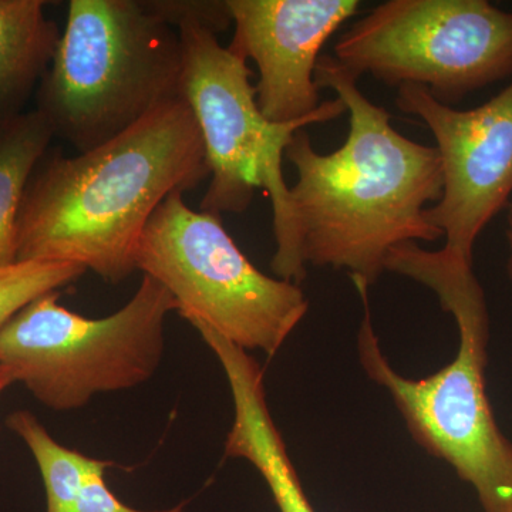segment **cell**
Returning <instances> with one entry per match:
<instances>
[{"label":"cell","instance_id":"3","mask_svg":"<svg viewBox=\"0 0 512 512\" xmlns=\"http://www.w3.org/2000/svg\"><path fill=\"white\" fill-rule=\"evenodd\" d=\"M384 271L436 293L443 311L456 320L457 355L424 379L400 375L384 356L373 328L369 286L352 279L363 305L357 333L360 365L390 394L414 441L473 487L484 512H512V443L498 426L485 392L490 315L473 264L444 249L429 251L407 242L387 254Z\"/></svg>","mask_w":512,"mask_h":512},{"label":"cell","instance_id":"13","mask_svg":"<svg viewBox=\"0 0 512 512\" xmlns=\"http://www.w3.org/2000/svg\"><path fill=\"white\" fill-rule=\"evenodd\" d=\"M53 138L52 128L36 109L0 124V269L18 262L20 208Z\"/></svg>","mask_w":512,"mask_h":512},{"label":"cell","instance_id":"2","mask_svg":"<svg viewBox=\"0 0 512 512\" xmlns=\"http://www.w3.org/2000/svg\"><path fill=\"white\" fill-rule=\"evenodd\" d=\"M210 177L200 128L183 96L92 150L45 156L19 215L18 262H69L120 284L161 202Z\"/></svg>","mask_w":512,"mask_h":512},{"label":"cell","instance_id":"15","mask_svg":"<svg viewBox=\"0 0 512 512\" xmlns=\"http://www.w3.org/2000/svg\"><path fill=\"white\" fill-rule=\"evenodd\" d=\"M161 22L177 29L181 23H200L211 32H225L232 25L227 0H141Z\"/></svg>","mask_w":512,"mask_h":512},{"label":"cell","instance_id":"5","mask_svg":"<svg viewBox=\"0 0 512 512\" xmlns=\"http://www.w3.org/2000/svg\"><path fill=\"white\" fill-rule=\"evenodd\" d=\"M183 47L181 96L194 114L205 147L210 184L200 210L210 214H242L255 191H266L274 214L276 278L301 285L308 276L299 251L298 234L285 183L286 147L302 128L328 123L348 113L343 101H322L308 119L271 123L256 103L248 62L221 45L217 33L200 23L177 28Z\"/></svg>","mask_w":512,"mask_h":512},{"label":"cell","instance_id":"17","mask_svg":"<svg viewBox=\"0 0 512 512\" xmlns=\"http://www.w3.org/2000/svg\"><path fill=\"white\" fill-rule=\"evenodd\" d=\"M505 238L508 244L507 272L512 281V198L507 205V229H505Z\"/></svg>","mask_w":512,"mask_h":512},{"label":"cell","instance_id":"11","mask_svg":"<svg viewBox=\"0 0 512 512\" xmlns=\"http://www.w3.org/2000/svg\"><path fill=\"white\" fill-rule=\"evenodd\" d=\"M194 329L220 360L231 389L234 421L225 440V457L242 458L258 470L279 512H316L269 412L264 369L247 350L214 330Z\"/></svg>","mask_w":512,"mask_h":512},{"label":"cell","instance_id":"10","mask_svg":"<svg viewBox=\"0 0 512 512\" xmlns=\"http://www.w3.org/2000/svg\"><path fill=\"white\" fill-rule=\"evenodd\" d=\"M234 36L229 50L258 70L256 103L271 123L318 111L315 73L330 36L359 12V0H227Z\"/></svg>","mask_w":512,"mask_h":512},{"label":"cell","instance_id":"14","mask_svg":"<svg viewBox=\"0 0 512 512\" xmlns=\"http://www.w3.org/2000/svg\"><path fill=\"white\" fill-rule=\"evenodd\" d=\"M86 272L69 262L43 261H20L0 269V330L30 302L74 284Z\"/></svg>","mask_w":512,"mask_h":512},{"label":"cell","instance_id":"4","mask_svg":"<svg viewBox=\"0 0 512 512\" xmlns=\"http://www.w3.org/2000/svg\"><path fill=\"white\" fill-rule=\"evenodd\" d=\"M178 30L141 0H72L36 110L77 151L113 140L181 97Z\"/></svg>","mask_w":512,"mask_h":512},{"label":"cell","instance_id":"16","mask_svg":"<svg viewBox=\"0 0 512 512\" xmlns=\"http://www.w3.org/2000/svg\"><path fill=\"white\" fill-rule=\"evenodd\" d=\"M110 466V461L100 460L83 481L73 500L56 512H185L181 505L171 510L141 511L121 503L106 483V470Z\"/></svg>","mask_w":512,"mask_h":512},{"label":"cell","instance_id":"1","mask_svg":"<svg viewBox=\"0 0 512 512\" xmlns=\"http://www.w3.org/2000/svg\"><path fill=\"white\" fill-rule=\"evenodd\" d=\"M315 79L345 104L349 133L332 153H318L306 128L286 147L299 251L306 268L345 269L370 288L394 247L443 237L426 217L443 194L439 151L400 134L333 56H320Z\"/></svg>","mask_w":512,"mask_h":512},{"label":"cell","instance_id":"9","mask_svg":"<svg viewBox=\"0 0 512 512\" xmlns=\"http://www.w3.org/2000/svg\"><path fill=\"white\" fill-rule=\"evenodd\" d=\"M396 106L429 127L439 151L443 194L427 208V220L446 238L444 251L473 264L478 237L512 198V82L468 110L406 84Z\"/></svg>","mask_w":512,"mask_h":512},{"label":"cell","instance_id":"8","mask_svg":"<svg viewBox=\"0 0 512 512\" xmlns=\"http://www.w3.org/2000/svg\"><path fill=\"white\" fill-rule=\"evenodd\" d=\"M333 59L357 80L424 87L450 106L512 74V13L487 0H389L339 37Z\"/></svg>","mask_w":512,"mask_h":512},{"label":"cell","instance_id":"7","mask_svg":"<svg viewBox=\"0 0 512 512\" xmlns=\"http://www.w3.org/2000/svg\"><path fill=\"white\" fill-rule=\"evenodd\" d=\"M136 265L165 286L192 328L205 326L247 352L275 356L309 311L301 286L259 271L220 215L192 210L181 191L148 221Z\"/></svg>","mask_w":512,"mask_h":512},{"label":"cell","instance_id":"6","mask_svg":"<svg viewBox=\"0 0 512 512\" xmlns=\"http://www.w3.org/2000/svg\"><path fill=\"white\" fill-rule=\"evenodd\" d=\"M60 291L20 309L0 330V365L37 402L56 412L82 409L97 394L148 382L164 356V325L177 303L143 275L133 298L106 318L63 308Z\"/></svg>","mask_w":512,"mask_h":512},{"label":"cell","instance_id":"12","mask_svg":"<svg viewBox=\"0 0 512 512\" xmlns=\"http://www.w3.org/2000/svg\"><path fill=\"white\" fill-rule=\"evenodd\" d=\"M45 0H0V124L25 113L59 43Z\"/></svg>","mask_w":512,"mask_h":512},{"label":"cell","instance_id":"18","mask_svg":"<svg viewBox=\"0 0 512 512\" xmlns=\"http://www.w3.org/2000/svg\"><path fill=\"white\" fill-rule=\"evenodd\" d=\"M13 383H15V379L10 375L9 370L5 366L0 365V394L5 392Z\"/></svg>","mask_w":512,"mask_h":512}]
</instances>
